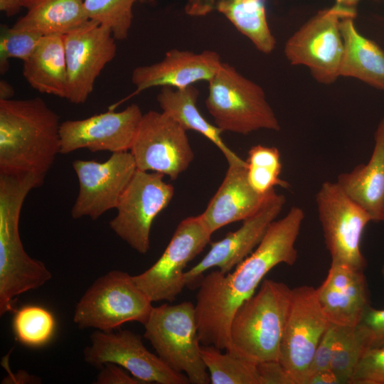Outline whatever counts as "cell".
Listing matches in <instances>:
<instances>
[{
	"label": "cell",
	"mask_w": 384,
	"mask_h": 384,
	"mask_svg": "<svg viewBox=\"0 0 384 384\" xmlns=\"http://www.w3.org/2000/svg\"><path fill=\"white\" fill-rule=\"evenodd\" d=\"M304 219V210L292 207L283 218L270 224L255 250L233 272L215 270L202 277L195 305L201 345L230 351V326L239 306L255 294L272 268L296 262L295 243Z\"/></svg>",
	"instance_id": "6da1fadb"
},
{
	"label": "cell",
	"mask_w": 384,
	"mask_h": 384,
	"mask_svg": "<svg viewBox=\"0 0 384 384\" xmlns=\"http://www.w3.org/2000/svg\"><path fill=\"white\" fill-rule=\"evenodd\" d=\"M60 124L39 97L0 100V174L45 178L60 151Z\"/></svg>",
	"instance_id": "7a4b0ae2"
},
{
	"label": "cell",
	"mask_w": 384,
	"mask_h": 384,
	"mask_svg": "<svg viewBox=\"0 0 384 384\" xmlns=\"http://www.w3.org/2000/svg\"><path fill=\"white\" fill-rule=\"evenodd\" d=\"M45 178L33 173L0 174V315L12 309L14 299L39 288L52 274L23 248L19 220L23 202Z\"/></svg>",
	"instance_id": "3957f363"
},
{
	"label": "cell",
	"mask_w": 384,
	"mask_h": 384,
	"mask_svg": "<svg viewBox=\"0 0 384 384\" xmlns=\"http://www.w3.org/2000/svg\"><path fill=\"white\" fill-rule=\"evenodd\" d=\"M292 295V289L286 284L264 279L259 291L235 313L228 352L255 364L279 361Z\"/></svg>",
	"instance_id": "277c9868"
},
{
	"label": "cell",
	"mask_w": 384,
	"mask_h": 384,
	"mask_svg": "<svg viewBox=\"0 0 384 384\" xmlns=\"http://www.w3.org/2000/svg\"><path fill=\"white\" fill-rule=\"evenodd\" d=\"M206 107L223 132L247 134L259 129H280L263 89L228 63H222L208 81Z\"/></svg>",
	"instance_id": "5b68a950"
},
{
	"label": "cell",
	"mask_w": 384,
	"mask_h": 384,
	"mask_svg": "<svg viewBox=\"0 0 384 384\" xmlns=\"http://www.w3.org/2000/svg\"><path fill=\"white\" fill-rule=\"evenodd\" d=\"M144 326V338L170 368L184 373L190 383H210L201 356L193 303L184 301L174 305L164 304L153 307Z\"/></svg>",
	"instance_id": "8992f818"
},
{
	"label": "cell",
	"mask_w": 384,
	"mask_h": 384,
	"mask_svg": "<svg viewBox=\"0 0 384 384\" xmlns=\"http://www.w3.org/2000/svg\"><path fill=\"white\" fill-rule=\"evenodd\" d=\"M152 302L137 286L133 276L112 270L97 278L77 303L73 321L82 329L112 331L124 324L143 325L153 309Z\"/></svg>",
	"instance_id": "52a82bcc"
},
{
	"label": "cell",
	"mask_w": 384,
	"mask_h": 384,
	"mask_svg": "<svg viewBox=\"0 0 384 384\" xmlns=\"http://www.w3.org/2000/svg\"><path fill=\"white\" fill-rule=\"evenodd\" d=\"M318 216L331 262L364 271L361 241L371 216L336 182H324L316 196Z\"/></svg>",
	"instance_id": "ba28073f"
},
{
	"label": "cell",
	"mask_w": 384,
	"mask_h": 384,
	"mask_svg": "<svg viewBox=\"0 0 384 384\" xmlns=\"http://www.w3.org/2000/svg\"><path fill=\"white\" fill-rule=\"evenodd\" d=\"M212 234L200 215L181 220L161 257L133 276L137 286L152 302L176 300L186 287L184 269L210 242Z\"/></svg>",
	"instance_id": "9c48e42d"
},
{
	"label": "cell",
	"mask_w": 384,
	"mask_h": 384,
	"mask_svg": "<svg viewBox=\"0 0 384 384\" xmlns=\"http://www.w3.org/2000/svg\"><path fill=\"white\" fill-rule=\"evenodd\" d=\"M161 174L137 169L110 221L112 231L137 252L144 255L150 247V232L156 216L170 203L173 185Z\"/></svg>",
	"instance_id": "30bf717a"
},
{
	"label": "cell",
	"mask_w": 384,
	"mask_h": 384,
	"mask_svg": "<svg viewBox=\"0 0 384 384\" xmlns=\"http://www.w3.org/2000/svg\"><path fill=\"white\" fill-rule=\"evenodd\" d=\"M351 15L334 5L319 11L287 40L284 55L292 65L309 68L314 78L331 84L339 77L343 52L341 18Z\"/></svg>",
	"instance_id": "8fae6325"
},
{
	"label": "cell",
	"mask_w": 384,
	"mask_h": 384,
	"mask_svg": "<svg viewBox=\"0 0 384 384\" xmlns=\"http://www.w3.org/2000/svg\"><path fill=\"white\" fill-rule=\"evenodd\" d=\"M330 324L316 289L307 285L292 289L279 362L293 384H305L315 350Z\"/></svg>",
	"instance_id": "7c38bea8"
},
{
	"label": "cell",
	"mask_w": 384,
	"mask_h": 384,
	"mask_svg": "<svg viewBox=\"0 0 384 384\" xmlns=\"http://www.w3.org/2000/svg\"><path fill=\"white\" fill-rule=\"evenodd\" d=\"M137 169L176 180L194 158L186 130L164 112L150 110L142 119L129 151Z\"/></svg>",
	"instance_id": "4fadbf2b"
},
{
	"label": "cell",
	"mask_w": 384,
	"mask_h": 384,
	"mask_svg": "<svg viewBox=\"0 0 384 384\" xmlns=\"http://www.w3.org/2000/svg\"><path fill=\"white\" fill-rule=\"evenodd\" d=\"M90 339V345L83 351L84 360L90 366L100 368L106 363H114L143 383H190L186 375L170 368L144 346L141 336L129 330H96Z\"/></svg>",
	"instance_id": "5bb4252c"
},
{
	"label": "cell",
	"mask_w": 384,
	"mask_h": 384,
	"mask_svg": "<svg viewBox=\"0 0 384 384\" xmlns=\"http://www.w3.org/2000/svg\"><path fill=\"white\" fill-rule=\"evenodd\" d=\"M72 166L78 179L79 192L71 216L94 220L117 208L137 169L129 151L112 153L104 162L76 159Z\"/></svg>",
	"instance_id": "9a60e30c"
},
{
	"label": "cell",
	"mask_w": 384,
	"mask_h": 384,
	"mask_svg": "<svg viewBox=\"0 0 384 384\" xmlns=\"http://www.w3.org/2000/svg\"><path fill=\"white\" fill-rule=\"evenodd\" d=\"M115 40L108 27L91 19L64 36L67 65L65 99L73 104L87 101L97 78L116 55Z\"/></svg>",
	"instance_id": "2e32d148"
},
{
	"label": "cell",
	"mask_w": 384,
	"mask_h": 384,
	"mask_svg": "<svg viewBox=\"0 0 384 384\" xmlns=\"http://www.w3.org/2000/svg\"><path fill=\"white\" fill-rule=\"evenodd\" d=\"M285 203L284 195L277 193L275 189L270 191L255 214L244 220L238 230L211 243L210 250L204 257L185 272L186 287L194 288L210 268L218 267L221 272L228 273L243 261L261 242Z\"/></svg>",
	"instance_id": "e0dca14e"
},
{
	"label": "cell",
	"mask_w": 384,
	"mask_h": 384,
	"mask_svg": "<svg viewBox=\"0 0 384 384\" xmlns=\"http://www.w3.org/2000/svg\"><path fill=\"white\" fill-rule=\"evenodd\" d=\"M143 114L131 104L120 112L109 110L90 117L67 120L60 127V151L67 154L80 149L91 152L130 151Z\"/></svg>",
	"instance_id": "ac0fdd59"
},
{
	"label": "cell",
	"mask_w": 384,
	"mask_h": 384,
	"mask_svg": "<svg viewBox=\"0 0 384 384\" xmlns=\"http://www.w3.org/2000/svg\"><path fill=\"white\" fill-rule=\"evenodd\" d=\"M220 55L213 50L196 53L171 49L161 61L138 66L132 72L135 93L154 87L183 88L198 81H209L220 68Z\"/></svg>",
	"instance_id": "d6986e66"
},
{
	"label": "cell",
	"mask_w": 384,
	"mask_h": 384,
	"mask_svg": "<svg viewBox=\"0 0 384 384\" xmlns=\"http://www.w3.org/2000/svg\"><path fill=\"white\" fill-rule=\"evenodd\" d=\"M246 166L228 165L222 183L200 215L212 233L230 223L243 221L262 206L268 193L261 195L250 186Z\"/></svg>",
	"instance_id": "ffe728a7"
},
{
	"label": "cell",
	"mask_w": 384,
	"mask_h": 384,
	"mask_svg": "<svg viewBox=\"0 0 384 384\" xmlns=\"http://www.w3.org/2000/svg\"><path fill=\"white\" fill-rule=\"evenodd\" d=\"M336 183L357 204L366 210L373 222L384 218V117L374 134V146L369 161L351 171L341 173Z\"/></svg>",
	"instance_id": "44dd1931"
},
{
	"label": "cell",
	"mask_w": 384,
	"mask_h": 384,
	"mask_svg": "<svg viewBox=\"0 0 384 384\" xmlns=\"http://www.w3.org/2000/svg\"><path fill=\"white\" fill-rule=\"evenodd\" d=\"M20 6L27 13L12 28L41 36H65L90 20L84 0H20Z\"/></svg>",
	"instance_id": "7402d4cb"
},
{
	"label": "cell",
	"mask_w": 384,
	"mask_h": 384,
	"mask_svg": "<svg viewBox=\"0 0 384 384\" xmlns=\"http://www.w3.org/2000/svg\"><path fill=\"white\" fill-rule=\"evenodd\" d=\"M353 20L346 17L340 22L343 52L339 76L354 78L384 90V51L358 31Z\"/></svg>",
	"instance_id": "603a6c76"
},
{
	"label": "cell",
	"mask_w": 384,
	"mask_h": 384,
	"mask_svg": "<svg viewBox=\"0 0 384 384\" xmlns=\"http://www.w3.org/2000/svg\"><path fill=\"white\" fill-rule=\"evenodd\" d=\"M199 92L193 85L183 88L162 87L156 100L162 112L184 129L197 132L213 142L223 153L228 165H245L246 162L233 151L221 137L223 131L210 124L196 105Z\"/></svg>",
	"instance_id": "cb8c5ba5"
},
{
	"label": "cell",
	"mask_w": 384,
	"mask_h": 384,
	"mask_svg": "<svg viewBox=\"0 0 384 384\" xmlns=\"http://www.w3.org/2000/svg\"><path fill=\"white\" fill-rule=\"evenodd\" d=\"M23 75L31 87L39 92L65 98L64 36H43L32 55L23 62Z\"/></svg>",
	"instance_id": "d4e9b609"
},
{
	"label": "cell",
	"mask_w": 384,
	"mask_h": 384,
	"mask_svg": "<svg viewBox=\"0 0 384 384\" xmlns=\"http://www.w3.org/2000/svg\"><path fill=\"white\" fill-rule=\"evenodd\" d=\"M265 54L275 48L276 40L266 17L264 0H218L215 7Z\"/></svg>",
	"instance_id": "484cf974"
},
{
	"label": "cell",
	"mask_w": 384,
	"mask_h": 384,
	"mask_svg": "<svg viewBox=\"0 0 384 384\" xmlns=\"http://www.w3.org/2000/svg\"><path fill=\"white\" fill-rule=\"evenodd\" d=\"M212 345H201V353L212 384H260L257 364Z\"/></svg>",
	"instance_id": "4316f807"
},
{
	"label": "cell",
	"mask_w": 384,
	"mask_h": 384,
	"mask_svg": "<svg viewBox=\"0 0 384 384\" xmlns=\"http://www.w3.org/2000/svg\"><path fill=\"white\" fill-rule=\"evenodd\" d=\"M245 162L247 181L257 193L265 195L277 186L289 187V183L279 177L282 162L277 148L262 144L253 146L248 151Z\"/></svg>",
	"instance_id": "83f0119b"
},
{
	"label": "cell",
	"mask_w": 384,
	"mask_h": 384,
	"mask_svg": "<svg viewBox=\"0 0 384 384\" xmlns=\"http://www.w3.org/2000/svg\"><path fill=\"white\" fill-rule=\"evenodd\" d=\"M56 327L53 314L37 305L22 306L15 311L12 329L16 338L29 347H41L52 338Z\"/></svg>",
	"instance_id": "f1b7e54d"
},
{
	"label": "cell",
	"mask_w": 384,
	"mask_h": 384,
	"mask_svg": "<svg viewBox=\"0 0 384 384\" xmlns=\"http://www.w3.org/2000/svg\"><path fill=\"white\" fill-rule=\"evenodd\" d=\"M368 349V340L358 326H337L330 369L343 384H351L355 369Z\"/></svg>",
	"instance_id": "f546056e"
},
{
	"label": "cell",
	"mask_w": 384,
	"mask_h": 384,
	"mask_svg": "<svg viewBox=\"0 0 384 384\" xmlns=\"http://www.w3.org/2000/svg\"><path fill=\"white\" fill-rule=\"evenodd\" d=\"M320 305L329 322L340 326H357L369 302L337 289L325 281L316 289Z\"/></svg>",
	"instance_id": "4dcf8cb0"
},
{
	"label": "cell",
	"mask_w": 384,
	"mask_h": 384,
	"mask_svg": "<svg viewBox=\"0 0 384 384\" xmlns=\"http://www.w3.org/2000/svg\"><path fill=\"white\" fill-rule=\"evenodd\" d=\"M146 0H84L90 19L108 27L116 40L127 38L133 18L132 7Z\"/></svg>",
	"instance_id": "1f68e13d"
},
{
	"label": "cell",
	"mask_w": 384,
	"mask_h": 384,
	"mask_svg": "<svg viewBox=\"0 0 384 384\" xmlns=\"http://www.w3.org/2000/svg\"><path fill=\"white\" fill-rule=\"evenodd\" d=\"M43 36L2 26L0 36V73L4 74L9 68V59L27 60L36 49Z\"/></svg>",
	"instance_id": "d6a6232c"
},
{
	"label": "cell",
	"mask_w": 384,
	"mask_h": 384,
	"mask_svg": "<svg viewBox=\"0 0 384 384\" xmlns=\"http://www.w3.org/2000/svg\"><path fill=\"white\" fill-rule=\"evenodd\" d=\"M351 384H384V346L369 348L364 353Z\"/></svg>",
	"instance_id": "836d02e7"
},
{
	"label": "cell",
	"mask_w": 384,
	"mask_h": 384,
	"mask_svg": "<svg viewBox=\"0 0 384 384\" xmlns=\"http://www.w3.org/2000/svg\"><path fill=\"white\" fill-rule=\"evenodd\" d=\"M357 326L365 334L369 348L384 346V309L368 306Z\"/></svg>",
	"instance_id": "e575fe53"
},
{
	"label": "cell",
	"mask_w": 384,
	"mask_h": 384,
	"mask_svg": "<svg viewBox=\"0 0 384 384\" xmlns=\"http://www.w3.org/2000/svg\"><path fill=\"white\" fill-rule=\"evenodd\" d=\"M336 331L337 326L331 324L322 336L315 350L306 380L313 373L330 369Z\"/></svg>",
	"instance_id": "d590c367"
},
{
	"label": "cell",
	"mask_w": 384,
	"mask_h": 384,
	"mask_svg": "<svg viewBox=\"0 0 384 384\" xmlns=\"http://www.w3.org/2000/svg\"><path fill=\"white\" fill-rule=\"evenodd\" d=\"M260 384H293V381L279 361L257 364Z\"/></svg>",
	"instance_id": "8d00e7d4"
},
{
	"label": "cell",
	"mask_w": 384,
	"mask_h": 384,
	"mask_svg": "<svg viewBox=\"0 0 384 384\" xmlns=\"http://www.w3.org/2000/svg\"><path fill=\"white\" fill-rule=\"evenodd\" d=\"M97 375V384H142L132 375L127 374L124 368L114 363H106L100 367Z\"/></svg>",
	"instance_id": "74e56055"
},
{
	"label": "cell",
	"mask_w": 384,
	"mask_h": 384,
	"mask_svg": "<svg viewBox=\"0 0 384 384\" xmlns=\"http://www.w3.org/2000/svg\"><path fill=\"white\" fill-rule=\"evenodd\" d=\"M218 0H188L186 11L191 16H203L212 11Z\"/></svg>",
	"instance_id": "f35d334b"
},
{
	"label": "cell",
	"mask_w": 384,
	"mask_h": 384,
	"mask_svg": "<svg viewBox=\"0 0 384 384\" xmlns=\"http://www.w3.org/2000/svg\"><path fill=\"white\" fill-rule=\"evenodd\" d=\"M306 384H343L341 378L331 369L316 372L311 375Z\"/></svg>",
	"instance_id": "ab89813d"
},
{
	"label": "cell",
	"mask_w": 384,
	"mask_h": 384,
	"mask_svg": "<svg viewBox=\"0 0 384 384\" xmlns=\"http://www.w3.org/2000/svg\"><path fill=\"white\" fill-rule=\"evenodd\" d=\"M21 9L20 0H0V10L7 16L16 14Z\"/></svg>",
	"instance_id": "60d3db41"
},
{
	"label": "cell",
	"mask_w": 384,
	"mask_h": 384,
	"mask_svg": "<svg viewBox=\"0 0 384 384\" xmlns=\"http://www.w3.org/2000/svg\"><path fill=\"white\" fill-rule=\"evenodd\" d=\"M361 0H336L334 5L353 17L356 16V6Z\"/></svg>",
	"instance_id": "b9f144b4"
},
{
	"label": "cell",
	"mask_w": 384,
	"mask_h": 384,
	"mask_svg": "<svg viewBox=\"0 0 384 384\" xmlns=\"http://www.w3.org/2000/svg\"><path fill=\"white\" fill-rule=\"evenodd\" d=\"M14 95V89L12 85L4 80L0 81V100H7Z\"/></svg>",
	"instance_id": "7bdbcfd3"
},
{
	"label": "cell",
	"mask_w": 384,
	"mask_h": 384,
	"mask_svg": "<svg viewBox=\"0 0 384 384\" xmlns=\"http://www.w3.org/2000/svg\"><path fill=\"white\" fill-rule=\"evenodd\" d=\"M381 276L384 282V265L382 266V268H381Z\"/></svg>",
	"instance_id": "ee69618b"
},
{
	"label": "cell",
	"mask_w": 384,
	"mask_h": 384,
	"mask_svg": "<svg viewBox=\"0 0 384 384\" xmlns=\"http://www.w3.org/2000/svg\"><path fill=\"white\" fill-rule=\"evenodd\" d=\"M383 222H384V218H383Z\"/></svg>",
	"instance_id": "f6af8a7d"
}]
</instances>
